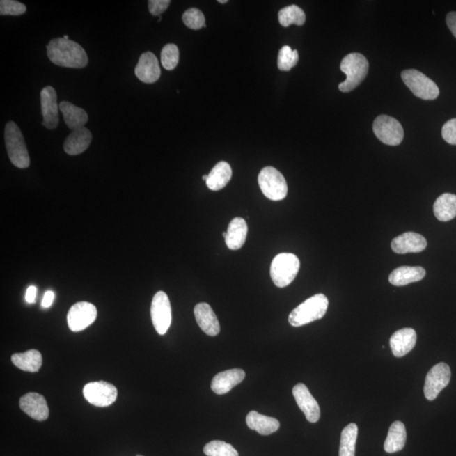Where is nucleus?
Segmentation results:
<instances>
[{"mask_svg":"<svg viewBox=\"0 0 456 456\" xmlns=\"http://www.w3.org/2000/svg\"><path fill=\"white\" fill-rule=\"evenodd\" d=\"M47 54L52 63L66 68L81 69L88 63V57L85 49L70 39H52L47 45Z\"/></svg>","mask_w":456,"mask_h":456,"instance_id":"f257e3e1","label":"nucleus"},{"mask_svg":"<svg viewBox=\"0 0 456 456\" xmlns=\"http://www.w3.org/2000/svg\"><path fill=\"white\" fill-rule=\"evenodd\" d=\"M328 306L327 296L321 293L314 295L293 309L289 315V323L292 327H300L322 319L327 314Z\"/></svg>","mask_w":456,"mask_h":456,"instance_id":"f03ea898","label":"nucleus"},{"mask_svg":"<svg viewBox=\"0 0 456 456\" xmlns=\"http://www.w3.org/2000/svg\"><path fill=\"white\" fill-rule=\"evenodd\" d=\"M5 141L8 156L12 164L21 169L29 168L31 161L25 139L18 125L13 121L6 124Z\"/></svg>","mask_w":456,"mask_h":456,"instance_id":"7ed1b4c3","label":"nucleus"},{"mask_svg":"<svg viewBox=\"0 0 456 456\" xmlns=\"http://www.w3.org/2000/svg\"><path fill=\"white\" fill-rule=\"evenodd\" d=\"M368 67V59L363 54L352 53L347 55L340 63V70L347 75V79L339 85L340 91L349 93L358 87L366 78Z\"/></svg>","mask_w":456,"mask_h":456,"instance_id":"20e7f679","label":"nucleus"},{"mask_svg":"<svg viewBox=\"0 0 456 456\" xmlns=\"http://www.w3.org/2000/svg\"><path fill=\"white\" fill-rule=\"evenodd\" d=\"M300 268L299 258L290 253H281L274 258L271 265V276L276 287L283 288L296 278Z\"/></svg>","mask_w":456,"mask_h":456,"instance_id":"39448f33","label":"nucleus"},{"mask_svg":"<svg viewBox=\"0 0 456 456\" xmlns=\"http://www.w3.org/2000/svg\"><path fill=\"white\" fill-rule=\"evenodd\" d=\"M260 188L268 199L278 201L288 196L287 181L278 170L273 166H265L261 170L259 178Z\"/></svg>","mask_w":456,"mask_h":456,"instance_id":"423d86ee","label":"nucleus"},{"mask_svg":"<svg viewBox=\"0 0 456 456\" xmlns=\"http://www.w3.org/2000/svg\"><path fill=\"white\" fill-rule=\"evenodd\" d=\"M402 78L412 93L423 100H434L439 95V89L435 82L425 74L416 70H404Z\"/></svg>","mask_w":456,"mask_h":456,"instance_id":"0eeeda50","label":"nucleus"},{"mask_svg":"<svg viewBox=\"0 0 456 456\" xmlns=\"http://www.w3.org/2000/svg\"><path fill=\"white\" fill-rule=\"evenodd\" d=\"M372 130L376 137L384 144L398 146L403 141L404 129L402 125L395 118L387 115H380L376 118Z\"/></svg>","mask_w":456,"mask_h":456,"instance_id":"6e6552de","label":"nucleus"},{"mask_svg":"<svg viewBox=\"0 0 456 456\" xmlns=\"http://www.w3.org/2000/svg\"><path fill=\"white\" fill-rule=\"evenodd\" d=\"M150 315L158 334L165 335L172 323V308L168 297L164 292H158L155 294L150 307Z\"/></svg>","mask_w":456,"mask_h":456,"instance_id":"1a4fd4ad","label":"nucleus"},{"mask_svg":"<svg viewBox=\"0 0 456 456\" xmlns=\"http://www.w3.org/2000/svg\"><path fill=\"white\" fill-rule=\"evenodd\" d=\"M83 395L91 405L106 407L112 405L118 398L117 388L105 382H91L83 388Z\"/></svg>","mask_w":456,"mask_h":456,"instance_id":"9d476101","label":"nucleus"},{"mask_svg":"<svg viewBox=\"0 0 456 456\" xmlns=\"http://www.w3.org/2000/svg\"><path fill=\"white\" fill-rule=\"evenodd\" d=\"M451 379V371L449 365L439 363L432 368L427 372L425 384H424V395L428 400H434L438 398L440 392L447 387Z\"/></svg>","mask_w":456,"mask_h":456,"instance_id":"9b49d317","label":"nucleus"},{"mask_svg":"<svg viewBox=\"0 0 456 456\" xmlns=\"http://www.w3.org/2000/svg\"><path fill=\"white\" fill-rule=\"evenodd\" d=\"M97 308L87 302L77 303L70 308L67 315L69 328L74 332L85 330L96 320Z\"/></svg>","mask_w":456,"mask_h":456,"instance_id":"f8f14e48","label":"nucleus"},{"mask_svg":"<svg viewBox=\"0 0 456 456\" xmlns=\"http://www.w3.org/2000/svg\"><path fill=\"white\" fill-rule=\"evenodd\" d=\"M57 100V93L53 86H47L42 90V125L47 129H54L58 127L59 105H58Z\"/></svg>","mask_w":456,"mask_h":456,"instance_id":"ddd939ff","label":"nucleus"},{"mask_svg":"<svg viewBox=\"0 0 456 456\" xmlns=\"http://www.w3.org/2000/svg\"><path fill=\"white\" fill-rule=\"evenodd\" d=\"M292 394L297 406L304 412L308 421L312 423L318 422L320 418V408L308 387L302 383L297 384L292 388Z\"/></svg>","mask_w":456,"mask_h":456,"instance_id":"4468645a","label":"nucleus"},{"mask_svg":"<svg viewBox=\"0 0 456 456\" xmlns=\"http://www.w3.org/2000/svg\"><path fill=\"white\" fill-rule=\"evenodd\" d=\"M136 77L146 84H152L159 80L161 69L158 59L152 52L141 54L134 70Z\"/></svg>","mask_w":456,"mask_h":456,"instance_id":"2eb2a0df","label":"nucleus"},{"mask_svg":"<svg viewBox=\"0 0 456 456\" xmlns=\"http://www.w3.org/2000/svg\"><path fill=\"white\" fill-rule=\"evenodd\" d=\"M19 407L30 418L39 422L45 421L49 416V409L45 398L35 392L22 396L19 400Z\"/></svg>","mask_w":456,"mask_h":456,"instance_id":"dca6fc26","label":"nucleus"},{"mask_svg":"<svg viewBox=\"0 0 456 456\" xmlns=\"http://www.w3.org/2000/svg\"><path fill=\"white\" fill-rule=\"evenodd\" d=\"M427 240L421 234L405 233L395 237L391 242L393 251L400 255L409 253H420L427 248Z\"/></svg>","mask_w":456,"mask_h":456,"instance_id":"f3484780","label":"nucleus"},{"mask_svg":"<svg viewBox=\"0 0 456 456\" xmlns=\"http://www.w3.org/2000/svg\"><path fill=\"white\" fill-rule=\"evenodd\" d=\"M245 378V372L239 368L223 371L214 377L211 387L217 395L228 393L230 391L240 384Z\"/></svg>","mask_w":456,"mask_h":456,"instance_id":"a211bd4d","label":"nucleus"},{"mask_svg":"<svg viewBox=\"0 0 456 456\" xmlns=\"http://www.w3.org/2000/svg\"><path fill=\"white\" fill-rule=\"evenodd\" d=\"M416 343V333L411 328H404L395 331L390 340L391 351L396 358H402L409 354Z\"/></svg>","mask_w":456,"mask_h":456,"instance_id":"6ab92c4d","label":"nucleus"},{"mask_svg":"<svg viewBox=\"0 0 456 456\" xmlns=\"http://www.w3.org/2000/svg\"><path fill=\"white\" fill-rule=\"evenodd\" d=\"M194 313L198 324L206 335L216 336L219 334L221 331L219 321L208 304H198L194 307Z\"/></svg>","mask_w":456,"mask_h":456,"instance_id":"aec40b11","label":"nucleus"},{"mask_svg":"<svg viewBox=\"0 0 456 456\" xmlns=\"http://www.w3.org/2000/svg\"><path fill=\"white\" fill-rule=\"evenodd\" d=\"M91 141H93V134L86 127H82L73 130L66 138L63 150L70 156H77L84 152L89 148Z\"/></svg>","mask_w":456,"mask_h":456,"instance_id":"412c9836","label":"nucleus"},{"mask_svg":"<svg viewBox=\"0 0 456 456\" xmlns=\"http://www.w3.org/2000/svg\"><path fill=\"white\" fill-rule=\"evenodd\" d=\"M425 276L426 271L421 267H400L391 273L388 281L396 287H402V285L418 283Z\"/></svg>","mask_w":456,"mask_h":456,"instance_id":"4be33fe9","label":"nucleus"},{"mask_svg":"<svg viewBox=\"0 0 456 456\" xmlns=\"http://www.w3.org/2000/svg\"><path fill=\"white\" fill-rule=\"evenodd\" d=\"M248 235V225L241 217H236L230 223L226 237V244L232 251L243 247Z\"/></svg>","mask_w":456,"mask_h":456,"instance_id":"5701e85b","label":"nucleus"},{"mask_svg":"<svg viewBox=\"0 0 456 456\" xmlns=\"http://www.w3.org/2000/svg\"><path fill=\"white\" fill-rule=\"evenodd\" d=\"M59 110L63 113V120L71 130L85 127L88 121V115L86 111L75 106L70 102L63 101L59 103Z\"/></svg>","mask_w":456,"mask_h":456,"instance_id":"b1692460","label":"nucleus"},{"mask_svg":"<svg viewBox=\"0 0 456 456\" xmlns=\"http://www.w3.org/2000/svg\"><path fill=\"white\" fill-rule=\"evenodd\" d=\"M246 423L251 430L258 432L261 435H269L275 433L280 427L278 420L260 414L255 411L249 412L246 418Z\"/></svg>","mask_w":456,"mask_h":456,"instance_id":"393cba45","label":"nucleus"},{"mask_svg":"<svg viewBox=\"0 0 456 456\" xmlns=\"http://www.w3.org/2000/svg\"><path fill=\"white\" fill-rule=\"evenodd\" d=\"M407 441L406 427L402 422L396 421L391 424L388 430L384 449L388 454L403 450Z\"/></svg>","mask_w":456,"mask_h":456,"instance_id":"a878e982","label":"nucleus"},{"mask_svg":"<svg viewBox=\"0 0 456 456\" xmlns=\"http://www.w3.org/2000/svg\"><path fill=\"white\" fill-rule=\"evenodd\" d=\"M232 168L231 166L226 162H220L214 166L211 173H209L207 180H206V185L207 187L213 190V191H218V190L223 189L226 187L231 180L232 178Z\"/></svg>","mask_w":456,"mask_h":456,"instance_id":"bb28decb","label":"nucleus"},{"mask_svg":"<svg viewBox=\"0 0 456 456\" xmlns=\"http://www.w3.org/2000/svg\"><path fill=\"white\" fill-rule=\"evenodd\" d=\"M434 216L440 221H449L456 217V196L446 193L436 200L434 205Z\"/></svg>","mask_w":456,"mask_h":456,"instance_id":"cd10ccee","label":"nucleus"},{"mask_svg":"<svg viewBox=\"0 0 456 456\" xmlns=\"http://www.w3.org/2000/svg\"><path fill=\"white\" fill-rule=\"evenodd\" d=\"M11 361L19 370L31 372H38L42 364V354L38 350L15 354L11 356Z\"/></svg>","mask_w":456,"mask_h":456,"instance_id":"c85d7f7f","label":"nucleus"},{"mask_svg":"<svg viewBox=\"0 0 456 456\" xmlns=\"http://www.w3.org/2000/svg\"><path fill=\"white\" fill-rule=\"evenodd\" d=\"M358 434L359 427L355 423H350L344 428L340 436L339 456H355Z\"/></svg>","mask_w":456,"mask_h":456,"instance_id":"c756f323","label":"nucleus"},{"mask_svg":"<svg viewBox=\"0 0 456 456\" xmlns=\"http://www.w3.org/2000/svg\"><path fill=\"white\" fill-rule=\"evenodd\" d=\"M278 18L281 25L284 27H288L291 25L303 26L305 21H306V15H305L304 11L294 5L281 10Z\"/></svg>","mask_w":456,"mask_h":456,"instance_id":"7c9ffc66","label":"nucleus"},{"mask_svg":"<svg viewBox=\"0 0 456 456\" xmlns=\"http://www.w3.org/2000/svg\"><path fill=\"white\" fill-rule=\"evenodd\" d=\"M204 453L207 456H239L231 445L221 440H213L205 445Z\"/></svg>","mask_w":456,"mask_h":456,"instance_id":"2f4dec72","label":"nucleus"},{"mask_svg":"<svg viewBox=\"0 0 456 456\" xmlns=\"http://www.w3.org/2000/svg\"><path fill=\"white\" fill-rule=\"evenodd\" d=\"M299 53L297 50H292L289 46L281 47L278 59H277V65L281 71H289L293 67L296 66L299 62Z\"/></svg>","mask_w":456,"mask_h":456,"instance_id":"473e14b6","label":"nucleus"},{"mask_svg":"<svg viewBox=\"0 0 456 456\" xmlns=\"http://www.w3.org/2000/svg\"><path fill=\"white\" fill-rule=\"evenodd\" d=\"M161 61L162 66L166 70H173L176 68L180 61V49L175 45H166L162 50Z\"/></svg>","mask_w":456,"mask_h":456,"instance_id":"72a5a7b5","label":"nucleus"},{"mask_svg":"<svg viewBox=\"0 0 456 456\" xmlns=\"http://www.w3.org/2000/svg\"><path fill=\"white\" fill-rule=\"evenodd\" d=\"M182 22L184 25L192 30H200L205 27V19L203 13L200 10L189 9L182 15Z\"/></svg>","mask_w":456,"mask_h":456,"instance_id":"f704fd0d","label":"nucleus"},{"mask_svg":"<svg viewBox=\"0 0 456 456\" xmlns=\"http://www.w3.org/2000/svg\"><path fill=\"white\" fill-rule=\"evenodd\" d=\"M26 7L24 3L15 0H1L0 1V15H21L25 14Z\"/></svg>","mask_w":456,"mask_h":456,"instance_id":"c9c22d12","label":"nucleus"},{"mask_svg":"<svg viewBox=\"0 0 456 456\" xmlns=\"http://www.w3.org/2000/svg\"><path fill=\"white\" fill-rule=\"evenodd\" d=\"M442 136L449 144L456 145V118H452L443 126Z\"/></svg>","mask_w":456,"mask_h":456,"instance_id":"e433bc0d","label":"nucleus"},{"mask_svg":"<svg viewBox=\"0 0 456 456\" xmlns=\"http://www.w3.org/2000/svg\"><path fill=\"white\" fill-rule=\"evenodd\" d=\"M170 3H171L170 0H150L148 1L150 13L157 17L168 9Z\"/></svg>","mask_w":456,"mask_h":456,"instance_id":"4c0bfd02","label":"nucleus"},{"mask_svg":"<svg viewBox=\"0 0 456 456\" xmlns=\"http://www.w3.org/2000/svg\"><path fill=\"white\" fill-rule=\"evenodd\" d=\"M446 23L452 34L456 38V12H450L447 15Z\"/></svg>","mask_w":456,"mask_h":456,"instance_id":"58836bf2","label":"nucleus"},{"mask_svg":"<svg viewBox=\"0 0 456 456\" xmlns=\"http://www.w3.org/2000/svg\"><path fill=\"white\" fill-rule=\"evenodd\" d=\"M38 289L35 285H31L27 288L26 292V301L29 304H34L36 301V297H37Z\"/></svg>","mask_w":456,"mask_h":456,"instance_id":"ea45409f","label":"nucleus"},{"mask_svg":"<svg viewBox=\"0 0 456 456\" xmlns=\"http://www.w3.org/2000/svg\"><path fill=\"white\" fill-rule=\"evenodd\" d=\"M54 299V293L52 291H47L45 292V297H43L42 306L43 308H47L52 306Z\"/></svg>","mask_w":456,"mask_h":456,"instance_id":"a19ab883","label":"nucleus"},{"mask_svg":"<svg viewBox=\"0 0 456 456\" xmlns=\"http://www.w3.org/2000/svg\"><path fill=\"white\" fill-rule=\"evenodd\" d=\"M218 2H219L221 3H228V0H219V1H218Z\"/></svg>","mask_w":456,"mask_h":456,"instance_id":"79ce46f5","label":"nucleus"},{"mask_svg":"<svg viewBox=\"0 0 456 456\" xmlns=\"http://www.w3.org/2000/svg\"><path fill=\"white\" fill-rule=\"evenodd\" d=\"M202 178H203V180L206 181L207 180L208 175H204L203 177H202Z\"/></svg>","mask_w":456,"mask_h":456,"instance_id":"37998d69","label":"nucleus"},{"mask_svg":"<svg viewBox=\"0 0 456 456\" xmlns=\"http://www.w3.org/2000/svg\"><path fill=\"white\" fill-rule=\"evenodd\" d=\"M63 38L66 39V40H69V36L68 35L63 36Z\"/></svg>","mask_w":456,"mask_h":456,"instance_id":"c03bdc74","label":"nucleus"},{"mask_svg":"<svg viewBox=\"0 0 456 456\" xmlns=\"http://www.w3.org/2000/svg\"><path fill=\"white\" fill-rule=\"evenodd\" d=\"M223 237H225V239H226V237H227V232H224V233H223Z\"/></svg>","mask_w":456,"mask_h":456,"instance_id":"a18cd8bd","label":"nucleus"},{"mask_svg":"<svg viewBox=\"0 0 456 456\" xmlns=\"http://www.w3.org/2000/svg\"><path fill=\"white\" fill-rule=\"evenodd\" d=\"M161 21H162V17H160L159 19H158V22H161Z\"/></svg>","mask_w":456,"mask_h":456,"instance_id":"49530a36","label":"nucleus"},{"mask_svg":"<svg viewBox=\"0 0 456 456\" xmlns=\"http://www.w3.org/2000/svg\"><path fill=\"white\" fill-rule=\"evenodd\" d=\"M136 456H143V455H137Z\"/></svg>","mask_w":456,"mask_h":456,"instance_id":"de8ad7c7","label":"nucleus"}]
</instances>
